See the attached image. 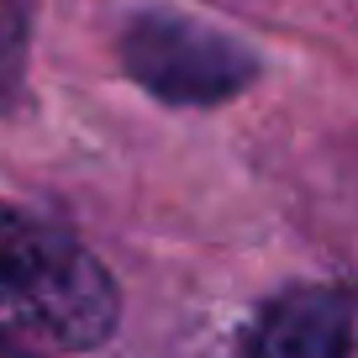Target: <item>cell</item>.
<instances>
[{
  "label": "cell",
  "instance_id": "obj_4",
  "mask_svg": "<svg viewBox=\"0 0 358 358\" xmlns=\"http://www.w3.org/2000/svg\"><path fill=\"white\" fill-rule=\"evenodd\" d=\"M27 64V16L22 0H0V101H11Z\"/></svg>",
  "mask_w": 358,
  "mask_h": 358
},
{
  "label": "cell",
  "instance_id": "obj_5",
  "mask_svg": "<svg viewBox=\"0 0 358 358\" xmlns=\"http://www.w3.org/2000/svg\"><path fill=\"white\" fill-rule=\"evenodd\" d=\"M0 222H6V211H0Z\"/></svg>",
  "mask_w": 358,
  "mask_h": 358
},
{
  "label": "cell",
  "instance_id": "obj_2",
  "mask_svg": "<svg viewBox=\"0 0 358 358\" xmlns=\"http://www.w3.org/2000/svg\"><path fill=\"white\" fill-rule=\"evenodd\" d=\"M122 64L148 95L169 106H216L253 85L258 58L237 37L216 32L201 16L143 11L122 32Z\"/></svg>",
  "mask_w": 358,
  "mask_h": 358
},
{
  "label": "cell",
  "instance_id": "obj_3",
  "mask_svg": "<svg viewBox=\"0 0 358 358\" xmlns=\"http://www.w3.org/2000/svg\"><path fill=\"white\" fill-rule=\"evenodd\" d=\"M353 353V301L332 285H301L280 295L253 327L248 358H348Z\"/></svg>",
  "mask_w": 358,
  "mask_h": 358
},
{
  "label": "cell",
  "instance_id": "obj_1",
  "mask_svg": "<svg viewBox=\"0 0 358 358\" xmlns=\"http://www.w3.org/2000/svg\"><path fill=\"white\" fill-rule=\"evenodd\" d=\"M122 295L106 264L48 222H0V358H64L116 332Z\"/></svg>",
  "mask_w": 358,
  "mask_h": 358
}]
</instances>
